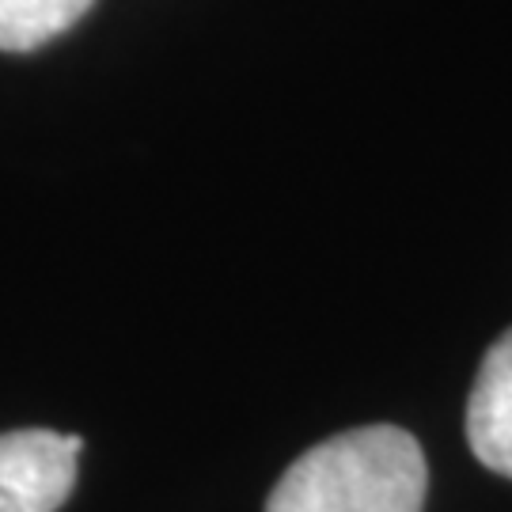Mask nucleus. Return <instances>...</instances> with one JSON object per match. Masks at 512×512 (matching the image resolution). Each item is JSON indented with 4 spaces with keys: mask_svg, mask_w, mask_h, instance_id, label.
I'll list each match as a JSON object with an SVG mask.
<instances>
[{
    "mask_svg": "<svg viewBox=\"0 0 512 512\" xmlns=\"http://www.w3.org/2000/svg\"><path fill=\"white\" fill-rule=\"evenodd\" d=\"M429 467L399 425H365L308 448L281 475L266 512H421Z\"/></svg>",
    "mask_w": 512,
    "mask_h": 512,
    "instance_id": "obj_1",
    "label": "nucleus"
},
{
    "mask_svg": "<svg viewBox=\"0 0 512 512\" xmlns=\"http://www.w3.org/2000/svg\"><path fill=\"white\" fill-rule=\"evenodd\" d=\"M84 440L54 429L0 433V512H57L73 494Z\"/></svg>",
    "mask_w": 512,
    "mask_h": 512,
    "instance_id": "obj_2",
    "label": "nucleus"
},
{
    "mask_svg": "<svg viewBox=\"0 0 512 512\" xmlns=\"http://www.w3.org/2000/svg\"><path fill=\"white\" fill-rule=\"evenodd\" d=\"M467 440L482 467L512 478V330L482 357L467 403Z\"/></svg>",
    "mask_w": 512,
    "mask_h": 512,
    "instance_id": "obj_3",
    "label": "nucleus"
},
{
    "mask_svg": "<svg viewBox=\"0 0 512 512\" xmlns=\"http://www.w3.org/2000/svg\"><path fill=\"white\" fill-rule=\"evenodd\" d=\"M95 0H0V50L27 54L65 35Z\"/></svg>",
    "mask_w": 512,
    "mask_h": 512,
    "instance_id": "obj_4",
    "label": "nucleus"
}]
</instances>
